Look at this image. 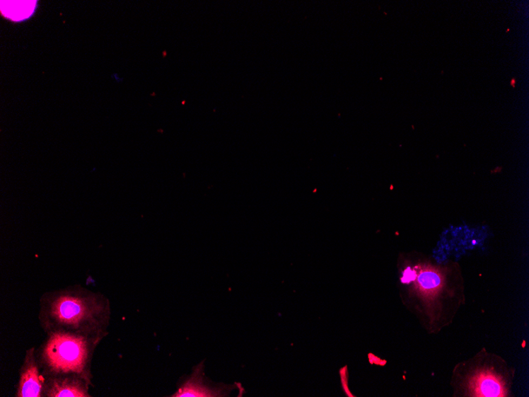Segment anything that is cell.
I'll return each mask as SVG.
<instances>
[{
    "instance_id": "1",
    "label": "cell",
    "mask_w": 529,
    "mask_h": 397,
    "mask_svg": "<svg viewBox=\"0 0 529 397\" xmlns=\"http://www.w3.org/2000/svg\"><path fill=\"white\" fill-rule=\"evenodd\" d=\"M87 354V345L81 338L64 334L52 336L45 350L50 365L63 372H81Z\"/></svg>"
},
{
    "instance_id": "2",
    "label": "cell",
    "mask_w": 529,
    "mask_h": 397,
    "mask_svg": "<svg viewBox=\"0 0 529 397\" xmlns=\"http://www.w3.org/2000/svg\"><path fill=\"white\" fill-rule=\"evenodd\" d=\"M203 364L195 368L193 375L178 389L176 397H221L226 396V389L210 387L203 381Z\"/></svg>"
},
{
    "instance_id": "3",
    "label": "cell",
    "mask_w": 529,
    "mask_h": 397,
    "mask_svg": "<svg viewBox=\"0 0 529 397\" xmlns=\"http://www.w3.org/2000/svg\"><path fill=\"white\" fill-rule=\"evenodd\" d=\"M57 318L64 323L76 324L88 314V309L82 300L74 297H62L54 306Z\"/></svg>"
},
{
    "instance_id": "4",
    "label": "cell",
    "mask_w": 529,
    "mask_h": 397,
    "mask_svg": "<svg viewBox=\"0 0 529 397\" xmlns=\"http://www.w3.org/2000/svg\"><path fill=\"white\" fill-rule=\"evenodd\" d=\"M470 387L476 396H504V384L491 372H482L475 375Z\"/></svg>"
},
{
    "instance_id": "5",
    "label": "cell",
    "mask_w": 529,
    "mask_h": 397,
    "mask_svg": "<svg viewBox=\"0 0 529 397\" xmlns=\"http://www.w3.org/2000/svg\"><path fill=\"white\" fill-rule=\"evenodd\" d=\"M42 388L37 367L34 365L30 366L23 374L18 396L38 397L41 395Z\"/></svg>"
},
{
    "instance_id": "6",
    "label": "cell",
    "mask_w": 529,
    "mask_h": 397,
    "mask_svg": "<svg viewBox=\"0 0 529 397\" xmlns=\"http://www.w3.org/2000/svg\"><path fill=\"white\" fill-rule=\"evenodd\" d=\"M417 282H418L419 287L423 292L432 294L441 287L442 279L436 271L424 270L420 271L418 277H417Z\"/></svg>"
},
{
    "instance_id": "7",
    "label": "cell",
    "mask_w": 529,
    "mask_h": 397,
    "mask_svg": "<svg viewBox=\"0 0 529 397\" xmlns=\"http://www.w3.org/2000/svg\"><path fill=\"white\" fill-rule=\"evenodd\" d=\"M50 396L56 397H83L87 396L81 387L69 382L57 383L52 389Z\"/></svg>"
},
{
    "instance_id": "8",
    "label": "cell",
    "mask_w": 529,
    "mask_h": 397,
    "mask_svg": "<svg viewBox=\"0 0 529 397\" xmlns=\"http://www.w3.org/2000/svg\"><path fill=\"white\" fill-rule=\"evenodd\" d=\"M511 84L513 85V87H514V86H515V85H514V84H515V79H513V81H511Z\"/></svg>"
}]
</instances>
